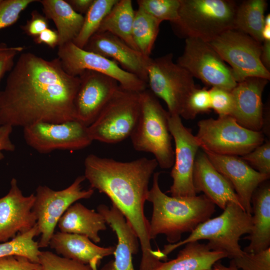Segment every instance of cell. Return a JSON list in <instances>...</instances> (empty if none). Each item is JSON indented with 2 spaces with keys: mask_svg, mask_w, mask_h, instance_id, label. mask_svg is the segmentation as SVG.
<instances>
[{
  "mask_svg": "<svg viewBox=\"0 0 270 270\" xmlns=\"http://www.w3.org/2000/svg\"><path fill=\"white\" fill-rule=\"evenodd\" d=\"M140 112L130 138L134 148L152 153L162 168H170L174 162L168 119L169 113L150 90L140 92Z\"/></svg>",
  "mask_w": 270,
  "mask_h": 270,
  "instance_id": "5b68a950",
  "label": "cell"
},
{
  "mask_svg": "<svg viewBox=\"0 0 270 270\" xmlns=\"http://www.w3.org/2000/svg\"><path fill=\"white\" fill-rule=\"evenodd\" d=\"M160 172L154 174L152 186L147 200L153 206L149 222L150 240L164 234L170 244L181 240L182 234L191 232L199 224L210 218L215 204L206 196L189 197L170 196L160 188Z\"/></svg>",
  "mask_w": 270,
  "mask_h": 270,
  "instance_id": "3957f363",
  "label": "cell"
},
{
  "mask_svg": "<svg viewBox=\"0 0 270 270\" xmlns=\"http://www.w3.org/2000/svg\"><path fill=\"white\" fill-rule=\"evenodd\" d=\"M161 22L140 8L135 10L132 37L138 50L150 57Z\"/></svg>",
  "mask_w": 270,
  "mask_h": 270,
  "instance_id": "f546056e",
  "label": "cell"
},
{
  "mask_svg": "<svg viewBox=\"0 0 270 270\" xmlns=\"http://www.w3.org/2000/svg\"><path fill=\"white\" fill-rule=\"evenodd\" d=\"M210 109L209 90L196 88L187 98L180 116L192 120L198 114L208 112Z\"/></svg>",
  "mask_w": 270,
  "mask_h": 270,
  "instance_id": "836d02e7",
  "label": "cell"
},
{
  "mask_svg": "<svg viewBox=\"0 0 270 270\" xmlns=\"http://www.w3.org/2000/svg\"><path fill=\"white\" fill-rule=\"evenodd\" d=\"M146 68L150 90L165 102L170 114L180 116L188 96L198 88L194 78L174 62L172 53L148 58Z\"/></svg>",
  "mask_w": 270,
  "mask_h": 270,
  "instance_id": "9c48e42d",
  "label": "cell"
},
{
  "mask_svg": "<svg viewBox=\"0 0 270 270\" xmlns=\"http://www.w3.org/2000/svg\"><path fill=\"white\" fill-rule=\"evenodd\" d=\"M193 182L196 194L203 192L212 202L223 210L230 202L242 207L230 183L216 169L204 152L197 154Z\"/></svg>",
  "mask_w": 270,
  "mask_h": 270,
  "instance_id": "7402d4cb",
  "label": "cell"
},
{
  "mask_svg": "<svg viewBox=\"0 0 270 270\" xmlns=\"http://www.w3.org/2000/svg\"><path fill=\"white\" fill-rule=\"evenodd\" d=\"M258 172L270 176V142L266 141L240 157Z\"/></svg>",
  "mask_w": 270,
  "mask_h": 270,
  "instance_id": "74e56055",
  "label": "cell"
},
{
  "mask_svg": "<svg viewBox=\"0 0 270 270\" xmlns=\"http://www.w3.org/2000/svg\"><path fill=\"white\" fill-rule=\"evenodd\" d=\"M226 254L210 250L198 241L189 242L174 259L161 263L154 270H212L213 266Z\"/></svg>",
  "mask_w": 270,
  "mask_h": 270,
  "instance_id": "484cf974",
  "label": "cell"
},
{
  "mask_svg": "<svg viewBox=\"0 0 270 270\" xmlns=\"http://www.w3.org/2000/svg\"><path fill=\"white\" fill-rule=\"evenodd\" d=\"M211 109L219 116H230L234 107V100L231 91L218 88L212 87L209 90Z\"/></svg>",
  "mask_w": 270,
  "mask_h": 270,
  "instance_id": "f35d334b",
  "label": "cell"
},
{
  "mask_svg": "<svg viewBox=\"0 0 270 270\" xmlns=\"http://www.w3.org/2000/svg\"><path fill=\"white\" fill-rule=\"evenodd\" d=\"M40 264L21 256L0 258V270H40Z\"/></svg>",
  "mask_w": 270,
  "mask_h": 270,
  "instance_id": "ab89813d",
  "label": "cell"
},
{
  "mask_svg": "<svg viewBox=\"0 0 270 270\" xmlns=\"http://www.w3.org/2000/svg\"><path fill=\"white\" fill-rule=\"evenodd\" d=\"M84 166V176L90 188L110 198L136 234L142 252L140 270H153L166 259L161 250L152 249L150 222L144 213L150 180L158 166L156 160L142 158L122 162L90 154Z\"/></svg>",
  "mask_w": 270,
  "mask_h": 270,
  "instance_id": "7a4b0ae2",
  "label": "cell"
},
{
  "mask_svg": "<svg viewBox=\"0 0 270 270\" xmlns=\"http://www.w3.org/2000/svg\"><path fill=\"white\" fill-rule=\"evenodd\" d=\"M35 194L24 195L17 180L12 178L6 194L0 198V243L26 232L36 224L33 212Z\"/></svg>",
  "mask_w": 270,
  "mask_h": 270,
  "instance_id": "e0dca14e",
  "label": "cell"
},
{
  "mask_svg": "<svg viewBox=\"0 0 270 270\" xmlns=\"http://www.w3.org/2000/svg\"><path fill=\"white\" fill-rule=\"evenodd\" d=\"M261 62L268 70H270V41L264 40L262 43L260 55Z\"/></svg>",
  "mask_w": 270,
  "mask_h": 270,
  "instance_id": "bcb514c9",
  "label": "cell"
},
{
  "mask_svg": "<svg viewBox=\"0 0 270 270\" xmlns=\"http://www.w3.org/2000/svg\"><path fill=\"white\" fill-rule=\"evenodd\" d=\"M252 226V214L240 206L230 202L222 214L199 224L185 240L165 245L162 252L167 257L174 250L189 242L206 240L210 250L224 252L232 259L244 252L239 240L242 236L250 233Z\"/></svg>",
  "mask_w": 270,
  "mask_h": 270,
  "instance_id": "277c9868",
  "label": "cell"
},
{
  "mask_svg": "<svg viewBox=\"0 0 270 270\" xmlns=\"http://www.w3.org/2000/svg\"><path fill=\"white\" fill-rule=\"evenodd\" d=\"M267 2L264 0H244L238 6L234 18V28L262 43V33Z\"/></svg>",
  "mask_w": 270,
  "mask_h": 270,
  "instance_id": "f1b7e54d",
  "label": "cell"
},
{
  "mask_svg": "<svg viewBox=\"0 0 270 270\" xmlns=\"http://www.w3.org/2000/svg\"><path fill=\"white\" fill-rule=\"evenodd\" d=\"M23 128L26 144L41 154L55 150H78L93 141L88 126L76 120L60 123L39 122Z\"/></svg>",
  "mask_w": 270,
  "mask_h": 270,
  "instance_id": "5bb4252c",
  "label": "cell"
},
{
  "mask_svg": "<svg viewBox=\"0 0 270 270\" xmlns=\"http://www.w3.org/2000/svg\"><path fill=\"white\" fill-rule=\"evenodd\" d=\"M134 13L131 0H118L103 20L96 32H110L138 51L132 37Z\"/></svg>",
  "mask_w": 270,
  "mask_h": 270,
  "instance_id": "83f0119b",
  "label": "cell"
},
{
  "mask_svg": "<svg viewBox=\"0 0 270 270\" xmlns=\"http://www.w3.org/2000/svg\"><path fill=\"white\" fill-rule=\"evenodd\" d=\"M97 210L116 233L118 238L113 254L114 260L105 264L100 270H134L132 254L138 252L140 243L134 229L113 204L110 208L105 204H100Z\"/></svg>",
  "mask_w": 270,
  "mask_h": 270,
  "instance_id": "44dd1931",
  "label": "cell"
},
{
  "mask_svg": "<svg viewBox=\"0 0 270 270\" xmlns=\"http://www.w3.org/2000/svg\"><path fill=\"white\" fill-rule=\"evenodd\" d=\"M141 8L160 22L168 20L172 24L178 19L180 0H138Z\"/></svg>",
  "mask_w": 270,
  "mask_h": 270,
  "instance_id": "d6a6232c",
  "label": "cell"
},
{
  "mask_svg": "<svg viewBox=\"0 0 270 270\" xmlns=\"http://www.w3.org/2000/svg\"><path fill=\"white\" fill-rule=\"evenodd\" d=\"M198 126L196 136L204 152L242 156L264 142L262 132L244 128L230 116L202 120Z\"/></svg>",
  "mask_w": 270,
  "mask_h": 270,
  "instance_id": "52a82bcc",
  "label": "cell"
},
{
  "mask_svg": "<svg viewBox=\"0 0 270 270\" xmlns=\"http://www.w3.org/2000/svg\"><path fill=\"white\" fill-rule=\"evenodd\" d=\"M36 224L29 231L16 235L14 238L0 243V258L10 256H21L30 261L39 264L40 250L38 242L34 240L39 236Z\"/></svg>",
  "mask_w": 270,
  "mask_h": 270,
  "instance_id": "1f68e13d",
  "label": "cell"
},
{
  "mask_svg": "<svg viewBox=\"0 0 270 270\" xmlns=\"http://www.w3.org/2000/svg\"><path fill=\"white\" fill-rule=\"evenodd\" d=\"M48 20L36 10L31 12L30 18L26 24L20 26L22 30L27 35L34 38L48 28Z\"/></svg>",
  "mask_w": 270,
  "mask_h": 270,
  "instance_id": "b9f144b4",
  "label": "cell"
},
{
  "mask_svg": "<svg viewBox=\"0 0 270 270\" xmlns=\"http://www.w3.org/2000/svg\"><path fill=\"white\" fill-rule=\"evenodd\" d=\"M140 112V92L120 86L94 122L88 126L92 140L120 142L130 137Z\"/></svg>",
  "mask_w": 270,
  "mask_h": 270,
  "instance_id": "ba28073f",
  "label": "cell"
},
{
  "mask_svg": "<svg viewBox=\"0 0 270 270\" xmlns=\"http://www.w3.org/2000/svg\"><path fill=\"white\" fill-rule=\"evenodd\" d=\"M84 176H78L68 188L55 190L46 186H39L36 189L33 212L36 218V226L40 238V248H46L54 233L58 223L66 210L76 201L90 198L94 194L91 188L82 190Z\"/></svg>",
  "mask_w": 270,
  "mask_h": 270,
  "instance_id": "8fae6325",
  "label": "cell"
},
{
  "mask_svg": "<svg viewBox=\"0 0 270 270\" xmlns=\"http://www.w3.org/2000/svg\"><path fill=\"white\" fill-rule=\"evenodd\" d=\"M47 18L52 20L56 25L58 34V46L73 40L78 35L84 16L76 12L64 0H38Z\"/></svg>",
  "mask_w": 270,
  "mask_h": 270,
  "instance_id": "4316f807",
  "label": "cell"
},
{
  "mask_svg": "<svg viewBox=\"0 0 270 270\" xmlns=\"http://www.w3.org/2000/svg\"><path fill=\"white\" fill-rule=\"evenodd\" d=\"M118 0H94L90 8L84 14L81 29L72 42L84 48L90 38L96 34L103 20L111 10Z\"/></svg>",
  "mask_w": 270,
  "mask_h": 270,
  "instance_id": "4dcf8cb0",
  "label": "cell"
},
{
  "mask_svg": "<svg viewBox=\"0 0 270 270\" xmlns=\"http://www.w3.org/2000/svg\"><path fill=\"white\" fill-rule=\"evenodd\" d=\"M230 65L237 83L248 77L270 79V72L262 64V43L237 30H228L208 42Z\"/></svg>",
  "mask_w": 270,
  "mask_h": 270,
  "instance_id": "30bf717a",
  "label": "cell"
},
{
  "mask_svg": "<svg viewBox=\"0 0 270 270\" xmlns=\"http://www.w3.org/2000/svg\"><path fill=\"white\" fill-rule=\"evenodd\" d=\"M58 48V58L62 66L72 76H78L86 70H92L113 78L126 90L140 92L147 89L146 82L112 60L80 48L72 42Z\"/></svg>",
  "mask_w": 270,
  "mask_h": 270,
  "instance_id": "4fadbf2b",
  "label": "cell"
},
{
  "mask_svg": "<svg viewBox=\"0 0 270 270\" xmlns=\"http://www.w3.org/2000/svg\"><path fill=\"white\" fill-rule=\"evenodd\" d=\"M13 128L8 125L0 126V160L4 158L3 151L14 152L15 145L10 140V136Z\"/></svg>",
  "mask_w": 270,
  "mask_h": 270,
  "instance_id": "7bdbcfd3",
  "label": "cell"
},
{
  "mask_svg": "<svg viewBox=\"0 0 270 270\" xmlns=\"http://www.w3.org/2000/svg\"><path fill=\"white\" fill-rule=\"evenodd\" d=\"M232 260L239 270H270V248L254 253L244 251Z\"/></svg>",
  "mask_w": 270,
  "mask_h": 270,
  "instance_id": "d590c367",
  "label": "cell"
},
{
  "mask_svg": "<svg viewBox=\"0 0 270 270\" xmlns=\"http://www.w3.org/2000/svg\"><path fill=\"white\" fill-rule=\"evenodd\" d=\"M35 0H0V30L16 22L20 14Z\"/></svg>",
  "mask_w": 270,
  "mask_h": 270,
  "instance_id": "8d00e7d4",
  "label": "cell"
},
{
  "mask_svg": "<svg viewBox=\"0 0 270 270\" xmlns=\"http://www.w3.org/2000/svg\"><path fill=\"white\" fill-rule=\"evenodd\" d=\"M34 42L36 44H45L54 48L58 46V34L56 30L48 28L34 38Z\"/></svg>",
  "mask_w": 270,
  "mask_h": 270,
  "instance_id": "ee69618b",
  "label": "cell"
},
{
  "mask_svg": "<svg viewBox=\"0 0 270 270\" xmlns=\"http://www.w3.org/2000/svg\"><path fill=\"white\" fill-rule=\"evenodd\" d=\"M84 49L114 61L124 70L147 84L146 68L150 57L144 56L116 36L108 32H96Z\"/></svg>",
  "mask_w": 270,
  "mask_h": 270,
  "instance_id": "ffe728a7",
  "label": "cell"
},
{
  "mask_svg": "<svg viewBox=\"0 0 270 270\" xmlns=\"http://www.w3.org/2000/svg\"><path fill=\"white\" fill-rule=\"evenodd\" d=\"M204 152L216 169L230 183L244 210L252 214V195L270 176L258 172L238 156Z\"/></svg>",
  "mask_w": 270,
  "mask_h": 270,
  "instance_id": "ac0fdd59",
  "label": "cell"
},
{
  "mask_svg": "<svg viewBox=\"0 0 270 270\" xmlns=\"http://www.w3.org/2000/svg\"><path fill=\"white\" fill-rule=\"evenodd\" d=\"M106 224L100 213L76 202L66 210L58 226L61 232L84 236L98 243L100 241L98 232L106 229Z\"/></svg>",
  "mask_w": 270,
  "mask_h": 270,
  "instance_id": "d4e9b609",
  "label": "cell"
},
{
  "mask_svg": "<svg viewBox=\"0 0 270 270\" xmlns=\"http://www.w3.org/2000/svg\"><path fill=\"white\" fill-rule=\"evenodd\" d=\"M80 78L67 74L58 58L21 53L0 90V126L24 128L39 122L75 120Z\"/></svg>",
  "mask_w": 270,
  "mask_h": 270,
  "instance_id": "6da1fadb",
  "label": "cell"
},
{
  "mask_svg": "<svg viewBox=\"0 0 270 270\" xmlns=\"http://www.w3.org/2000/svg\"><path fill=\"white\" fill-rule=\"evenodd\" d=\"M24 48L23 46H8L5 43L0 44V82L6 74L12 70L15 58Z\"/></svg>",
  "mask_w": 270,
  "mask_h": 270,
  "instance_id": "60d3db41",
  "label": "cell"
},
{
  "mask_svg": "<svg viewBox=\"0 0 270 270\" xmlns=\"http://www.w3.org/2000/svg\"><path fill=\"white\" fill-rule=\"evenodd\" d=\"M212 270H240L234 264L232 260L229 266H226L222 264L220 262H216L212 266Z\"/></svg>",
  "mask_w": 270,
  "mask_h": 270,
  "instance_id": "7dc6e473",
  "label": "cell"
},
{
  "mask_svg": "<svg viewBox=\"0 0 270 270\" xmlns=\"http://www.w3.org/2000/svg\"><path fill=\"white\" fill-rule=\"evenodd\" d=\"M176 63L193 78L212 87L232 91L238 84L230 66L208 42L201 39L186 38L184 52Z\"/></svg>",
  "mask_w": 270,
  "mask_h": 270,
  "instance_id": "7c38bea8",
  "label": "cell"
},
{
  "mask_svg": "<svg viewBox=\"0 0 270 270\" xmlns=\"http://www.w3.org/2000/svg\"><path fill=\"white\" fill-rule=\"evenodd\" d=\"M66 1L76 12L83 16L88 11L94 0H66Z\"/></svg>",
  "mask_w": 270,
  "mask_h": 270,
  "instance_id": "f6af8a7d",
  "label": "cell"
},
{
  "mask_svg": "<svg viewBox=\"0 0 270 270\" xmlns=\"http://www.w3.org/2000/svg\"><path fill=\"white\" fill-rule=\"evenodd\" d=\"M268 80L248 77L238 82L231 91L234 107L230 114L240 125L254 131L264 127L262 94Z\"/></svg>",
  "mask_w": 270,
  "mask_h": 270,
  "instance_id": "d6986e66",
  "label": "cell"
},
{
  "mask_svg": "<svg viewBox=\"0 0 270 270\" xmlns=\"http://www.w3.org/2000/svg\"><path fill=\"white\" fill-rule=\"evenodd\" d=\"M268 180L262 183L252 195V226L248 236L244 238L250 241L243 250L246 252H258L270 248V184Z\"/></svg>",
  "mask_w": 270,
  "mask_h": 270,
  "instance_id": "cb8c5ba5",
  "label": "cell"
},
{
  "mask_svg": "<svg viewBox=\"0 0 270 270\" xmlns=\"http://www.w3.org/2000/svg\"><path fill=\"white\" fill-rule=\"evenodd\" d=\"M49 246L58 254L98 270L101 260L113 254L115 246L101 247L88 237L74 234L58 232L52 235Z\"/></svg>",
  "mask_w": 270,
  "mask_h": 270,
  "instance_id": "603a6c76",
  "label": "cell"
},
{
  "mask_svg": "<svg viewBox=\"0 0 270 270\" xmlns=\"http://www.w3.org/2000/svg\"><path fill=\"white\" fill-rule=\"evenodd\" d=\"M176 32L186 38L209 42L224 32L234 28L238 6L231 0H180Z\"/></svg>",
  "mask_w": 270,
  "mask_h": 270,
  "instance_id": "8992f818",
  "label": "cell"
},
{
  "mask_svg": "<svg viewBox=\"0 0 270 270\" xmlns=\"http://www.w3.org/2000/svg\"><path fill=\"white\" fill-rule=\"evenodd\" d=\"M40 270H92L88 265L62 257L50 251H41Z\"/></svg>",
  "mask_w": 270,
  "mask_h": 270,
  "instance_id": "e575fe53",
  "label": "cell"
},
{
  "mask_svg": "<svg viewBox=\"0 0 270 270\" xmlns=\"http://www.w3.org/2000/svg\"><path fill=\"white\" fill-rule=\"evenodd\" d=\"M80 84L74 100L75 120L88 126L110 100L120 86L105 74L86 70L78 76Z\"/></svg>",
  "mask_w": 270,
  "mask_h": 270,
  "instance_id": "2e32d148",
  "label": "cell"
},
{
  "mask_svg": "<svg viewBox=\"0 0 270 270\" xmlns=\"http://www.w3.org/2000/svg\"><path fill=\"white\" fill-rule=\"evenodd\" d=\"M170 133L174 140V162L170 172L172 184L168 192L174 197L196 196L193 174L199 143L190 129L182 124L180 116L169 114L168 119Z\"/></svg>",
  "mask_w": 270,
  "mask_h": 270,
  "instance_id": "9a60e30c",
  "label": "cell"
}]
</instances>
